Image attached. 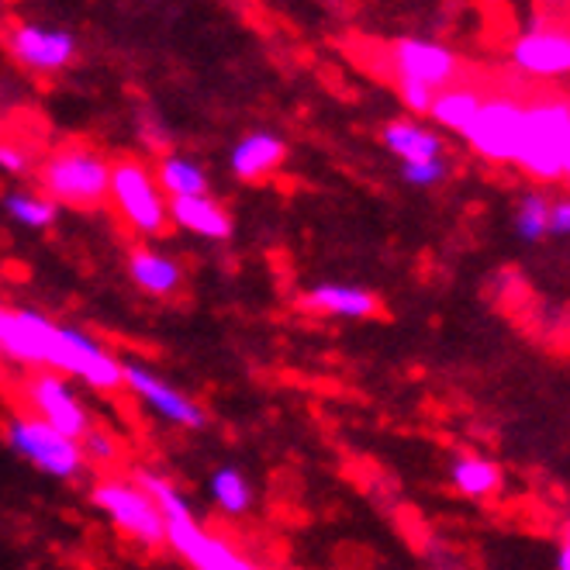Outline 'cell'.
I'll return each instance as SVG.
<instances>
[{
	"label": "cell",
	"instance_id": "cell-11",
	"mask_svg": "<svg viewBox=\"0 0 570 570\" xmlns=\"http://www.w3.org/2000/svg\"><path fill=\"white\" fill-rule=\"evenodd\" d=\"M121 377L131 387V394H139L153 412H159L166 422H174L180 429H200L205 425V412L194 397L177 391L174 384H166L159 374L146 371L139 363H121Z\"/></svg>",
	"mask_w": 570,
	"mask_h": 570
},
{
	"label": "cell",
	"instance_id": "cell-28",
	"mask_svg": "<svg viewBox=\"0 0 570 570\" xmlns=\"http://www.w3.org/2000/svg\"><path fill=\"white\" fill-rule=\"evenodd\" d=\"M550 236L570 239V197H557L550 205Z\"/></svg>",
	"mask_w": 570,
	"mask_h": 570
},
{
	"label": "cell",
	"instance_id": "cell-30",
	"mask_svg": "<svg viewBox=\"0 0 570 570\" xmlns=\"http://www.w3.org/2000/svg\"><path fill=\"white\" fill-rule=\"evenodd\" d=\"M557 570H570V519L560 532V547H557Z\"/></svg>",
	"mask_w": 570,
	"mask_h": 570
},
{
	"label": "cell",
	"instance_id": "cell-29",
	"mask_svg": "<svg viewBox=\"0 0 570 570\" xmlns=\"http://www.w3.org/2000/svg\"><path fill=\"white\" fill-rule=\"evenodd\" d=\"M0 170L8 174H24L28 170V156L14 146H0Z\"/></svg>",
	"mask_w": 570,
	"mask_h": 570
},
{
	"label": "cell",
	"instance_id": "cell-8",
	"mask_svg": "<svg viewBox=\"0 0 570 570\" xmlns=\"http://www.w3.org/2000/svg\"><path fill=\"white\" fill-rule=\"evenodd\" d=\"M111 197L121 212V218L142 232V236H159L166 218H170V208L163 205L159 184L153 180V174L142 163H118L111 166Z\"/></svg>",
	"mask_w": 570,
	"mask_h": 570
},
{
	"label": "cell",
	"instance_id": "cell-20",
	"mask_svg": "<svg viewBox=\"0 0 570 570\" xmlns=\"http://www.w3.org/2000/svg\"><path fill=\"white\" fill-rule=\"evenodd\" d=\"M128 274L136 281L142 291L156 294V297H166L180 287V266L163 256V253H153V249H136L128 256Z\"/></svg>",
	"mask_w": 570,
	"mask_h": 570
},
{
	"label": "cell",
	"instance_id": "cell-5",
	"mask_svg": "<svg viewBox=\"0 0 570 570\" xmlns=\"http://www.w3.org/2000/svg\"><path fill=\"white\" fill-rule=\"evenodd\" d=\"M94 505L105 512L121 532H128L131 540H139L146 547H159L166 540V519L156 509V501L128 481H100L94 488Z\"/></svg>",
	"mask_w": 570,
	"mask_h": 570
},
{
	"label": "cell",
	"instance_id": "cell-16",
	"mask_svg": "<svg viewBox=\"0 0 570 570\" xmlns=\"http://www.w3.org/2000/svg\"><path fill=\"white\" fill-rule=\"evenodd\" d=\"M305 305L312 312L335 315V318H371L381 308L371 291L353 284H318L305 294Z\"/></svg>",
	"mask_w": 570,
	"mask_h": 570
},
{
	"label": "cell",
	"instance_id": "cell-3",
	"mask_svg": "<svg viewBox=\"0 0 570 570\" xmlns=\"http://www.w3.org/2000/svg\"><path fill=\"white\" fill-rule=\"evenodd\" d=\"M42 187L62 205L94 208L111 194V166L87 149H66L42 166Z\"/></svg>",
	"mask_w": 570,
	"mask_h": 570
},
{
	"label": "cell",
	"instance_id": "cell-22",
	"mask_svg": "<svg viewBox=\"0 0 570 570\" xmlns=\"http://www.w3.org/2000/svg\"><path fill=\"white\" fill-rule=\"evenodd\" d=\"M159 184L166 194H174V200L208 194V174L187 156H166L159 163Z\"/></svg>",
	"mask_w": 570,
	"mask_h": 570
},
{
	"label": "cell",
	"instance_id": "cell-23",
	"mask_svg": "<svg viewBox=\"0 0 570 570\" xmlns=\"http://www.w3.org/2000/svg\"><path fill=\"white\" fill-rule=\"evenodd\" d=\"M212 498L222 512L243 515L253 505V488L236 466H222V471H215V478H212Z\"/></svg>",
	"mask_w": 570,
	"mask_h": 570
},
{
	"label": "cell",
	"instance_id": "cell-14",
	"mask_svg": "<svg viewBox=\"0 0 570 570\" xmlns=\"http://www.w3.org/2000/svg\"><path fill=\"white\" fill-rule=\"evenodd\" d=\"M384 146L391 156L405 163H429V159H443L446 153V142L435 128L422 125V121H412V118H401V121H391L384 128Z\"/></svg>",
	"mask_w": 570,
	"mask_h": 570
},
{
	"label": "cell",
	"instance_id": "cell-15",
	"mask_svg": "<svg viewBox=\"0 0 570 570\" xmlns=\"http://www.w3.org/2000/svg\"><path fill=\"white\" fill-rule=\"evenodd\" d=\"M166 208H170V218L184 232H194V236H200V239H228L232 236V218L225 215V208L218 205V200H212L208 194L177 197Z\"/></svg>",
	"mask_w": 570,
	"mask_h": 570
},
{
	"label": "cell",
	"instance_id": "cell-25",
	"mask_svg": "<svg viewBox=\"0 0 570 570\" xmlns=\"http://www.w3.org/2000/svg\"><path fill=\"white\" fill-rule=\"evenodd\" d=\"M4 208L14 222L28 225V228H49L56 222V200L28 194V190H14L4 197Z\"/></svg>",
	"mask_w": 570,
	"mask_h": 570
},
{
	"label": "cell",
	"instance_id": "cell-19",
	"mask_svg": "<svg viewBox=\"0 0 570 570\" xmlns=\"http://www.w3.org/2000/svg\"><path fill=\"white\" fill-rule=\"evenodd\" d=\"M481 105H484V90L481 87H474V83H453L443 94H435L432 108H429V118L440 128L453 131V136H463L466 125L474 121Z\"/></svg>",
	"mask_w": 570,
	"mask_h": 570
},
{
	"label": "cell",
	"instance_id": "cell-17",
	"mask_svg": "<svg viewBox=\"0 0 570 570\" xmlns=\"http://www.w3.org/2000/svg\"><path fill=\"white\" fill-rule=\"evenodd\" d=\"M450 484L471 501H488V498H498L501 488H505V474H501V466L488 456H478V453H460L453 456L450 463Z\"/></svg>",
	"mask_w": 570,
	"mask_h": 570
},
{
	"label": "cell",
	"instance_id": "cell-9",
	"mask_svg": "<svg viewBox=\"0 0 570 570\" xmlns=\"http://www.w3.org/2000/svg\"><path fill=\"white\" fill-rule=\"evenodd\" d=\"M512 66L529 80H563L570 77V24L540 21L525 28L509 46Z\"/></svg>",
	"mask_w": 570,
	"mask_h": 570
},
{
	"label": "cell",
	"instance_id": "cell-21",
	"mask_svg": "<svg viewBox=\"0 0 570 570\" xmlns=\"http://www.w3.org/2000/svg\"><path fill=\"white\" fill-rule=\"evenodd\" d=\"M550 205L553 197L543 190H525L515 200V215H512V228L522 243H543L550 239Z\"/></svg>",
	"mask_w": 570,
	"mask_h": 570
},
{
	"label": "cell",
	"instance_id": "cell-10",
	"mask_svg": "<svg viewBox=\"0 0 570 570\" xmlns=\"http://www.w3.org/2000/svg\"><path fill=\"white\" fill-rule=\"evenodd\" d=\"M28 401H31V409H36L49 429L62 432L66 440H83V435L90 432L87 425V412L80 405V397L70 391V384H66L62 377L56 374H39L36 381L28 384Z\"/></svg>",
	"mask_w": 570,
	"mask_h": 570
},
{
	"label": "cell",
	"instance_id": "cell-31",
	"mask_svg": "<svg viewBox=\"0 0 570 570\" xmlns=\"http://www.w3.org/2000/svg\"><path fill=\"white\" fill-rule=\"evenodd\" d=\"M563 180H570V131H567V142H563Z\"/></svg>",
	"mask_w": 570,
	"mask_h": 570
},
{
	"label": "cell",
	"instance_id": "cell-1",
	"mask_svg": "<svg viewBox=\"0 0 570 570\" xmlns=\"http://www.w3.org/2000/svg\"><path fill=\"white\" fill-rule=\"evenodd\" d=\"M387 62L401 100L415 115H429L435 94L453 87L460 77V56L435 39H397Z\"/></svg>",
	"mask_w": 570,
	"mask_h": 570
},
{
	"label": "cell",
	"instance_id": "cell-24",
	"mask_svg": "<svg viewBox=\"0 0 570 570\" xmlns=\"http://www.w3.org/2000/svg\"><path fill=\"white\" fill-rule=\"evenodd\" d=\"M136 484H139L153 501H156V509L163 512L166 525L190 519V505H187L184 494H180L170 481H166V478H159V474H153V471H139Z\"/></svg>",
	"mask_w": 570,
	"mask_h": 570
},
{
	"label": "cell",
	"instance_id": "cell-27",
	"mask_svg": "<svg viewBox=\"0 0 570 570\" xmlns=\"http://www.w3.org/2000/svg\"><path fill=\"white\" fill-rule=\"evenodd\" d=\"M80 450H83V460H97V463H108V460H115V453H118V446H115V440L108 432H87L83 440H80Z\"/></svg>",
	"mask_w": 570,
	"mask_h": 570
},
{
	"label": "cell",
	"instance_id": "cell-18",
	"mask_svg": "<svg viewBox=\"0 0 570 570\" xmlns=\"http://www.w3.org/2000/svg\"><path fill=\"white\" fill-rule=\"evenodd\" d=\"M287 149L277 136L271 131H256V136H246L236 149H232V174L243 180H259L266 174H274L284 163Z\"/></svg>",
	"mask_w": 570,
	"mask_h": 570
},
{
	"label": "cell",
	"instance_id": "cell-7",
	"mask_svg": "<svg viewBox=\"0 0 570 570\" xmlns=\"http://www.w3.org/2000/svg\"><path fill=\"white\" fill-rule=\"evenodd\" d=\"M66 340V325H56L52 318L39 312H11L0 308V353L18 360V363H36L52 366L59 363Z\"/></svg>",
	"mask_w": 570,
	"mask_h": 570
},
{
	"label": "cell",
	"instance_id": "cell-12",
	"mask_svg": "<svg viewBox=\"0 0 570 570\" xmlns=\"http://www.w3.org/2000/svg\"><path fill=\"white\" fill-rule=\"evenodd\" d=\"M166 543H170L194 570H259L249 557L236 553L225 540L205 532L194 519L166 525Z\"/></svg>",
	"mask_w": 570,
	"mask_h": 570
},
{
	"label": "cell",
	"instance_id": "cell-2",
	"mask_svg": "<svg viewBox=\"0 0 570 570\" xmlns=\"http://www.w3.org/2000/svg\"><path fill=\"white\" fill-rule=\"evenodd\" d=\"M567 131H570L567 100H535V105H525L515 166L535 184H560Z\"/></svg>",
	"mask_w": 570,
	"mask_h": 570
},
{
	"label": "cell",
	"instance_id": "cell-13",
	"mask_svg": "<svg viewBox=\"0 0 570 570\" xmlns=\"http://www.w3.org/2000/svg\"><path fill=\"white\" fill-rule=\"evenodd\" d=\"M8 49L18 62L31 66V70H62L77 56V39L62 28L46 24H14L8 36Z\"/></svg>",
	"mask_w": 570,
	"mask_h": 570
},
{
	"label": "cell",
	"instance_id": "cell-26",
	"mask_svg": "<svg viewBox=\"0 0 570 570\" xmlns=\"http://www.w3.org/2000/svg\"><path fill=\"white\" fill-rule=\"evenodd\" d=\"M401 177H405L409 187L429 190V187H440L450 177V163L443 159H429V163H405L401 166Z\"/></svg>",
	"mask_w": 570,
	"mask_h": 570
},
{
	"label": "cell",
	"instance_id": "cell-6",
	"mask_svg": "<svg viewBox=\"0 0 570 570\" xmlns=\"http://www.w3.org/2000/svg\"><path fill=\"white\" fill-rule=\"evenodd\" d=\"M8 440L11 446L39 466L42 474L59 478V481H70L80 478L83 471V450L77 440H66L62 432L49 429L42 419H14L8 429Z\"/></svg>",
	"mask_w": 570,
	"mask_h": 570
},
{
	"label": "cell",
	"instance_id": "cell-4",
	"mask_svg": "<svg viewBox=\"0 0 570 570\" xmlns=\"http://www.w3.org/2000/svg\"><path fill=\"white\" fill-rule=\"evenodd\" d=\"M522 115L525 105H519L512 94H484V105L478 108L474 121L466 125L460 139L488 163H515Z\"/></svg>",
	"mask_w": 570,
	"mask_h": 570
}]
</instances>
